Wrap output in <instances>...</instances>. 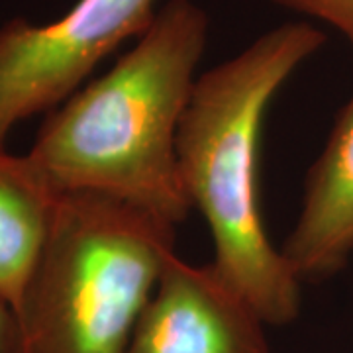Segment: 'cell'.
<instances>
[{"label": "cell", "mask_w": 353, "mask_h": 353, "mask_svg": "<svg viewBox=\"0 0 353 353\" xmlns=\"http://www.w3.org/2000/svg\"><path fill=\"white\" fill-rule=\"evenodd\" d=\"M192 0H169L112 69L53 108L26 159L55 194L99 192L179 226L190 212L176 134L208 43Z\"/></svg>", "instance_id": "obj_1"}, {"label": "cell", "mask_w": 353, "mask_h": 353, "mask_svg": "<svg viewBox=\"0 0 353 353\" xmlns=\"http://www.w3.org/2000/svg\"><path fill=\"white\" fill-rule=\"evenodd\" d=\"M326 41L308 22L281 24L202 73L176 134V163L190 206L214 241V267L269 326L301 314V285L267 234L259 145L273 97Z\"/></svg>", "instance_id": "obj_2"}, {"label": "cell", "mask_w": 353, "mask_h": 353, "mask_svg": "<svg viewBox=\"0 0 353 353\" xmlns=\"http://www.w3.org/2000/svg\"><path fill=\"white\" fill-rule=\"evenodd\" d=\"M176 226L99 192H61L16 306L18 353H126Z\"/></svg>", "instance_id": "obj_3"}, {"label": "cell", "mask_w": 353, "mask_h": 353, "mask_svg": "<svg viewBox=\"0 0 353 353\" xmlns=\"http://www.w3.org/2000/svg\"><path fill=\"white\" fill-rule=\"evenodd\" d=\"M157 0H77L50 24L0 26V148L20 122L75 94L87 77L155 20Z\"/></svg>", "instance_id": "obj_4"}, {"label": "cell", "mask_w": 353, "mask_h": 353, "mask_svg": "<svg viewBox=\"0 0 353 353\" xmlns=\"http://www.w3.org/2000/svg\"><path fill=\"white\" fill-rule=\"evenodd\" d=\"M263 318L216 271L171 253L126 353H271Z\"/></svg>", "instance_id": "obj_5"}, {"label": "cell", "mask_w": 353, "mask_h": 353, "mask_svg": "<svg viewBox=\"0 0 353 353\" xmlns=\"http://www.w3.org/2000/svg\"><path fill=\"white\" fill-rule=\"evenodd\" d=\"M301 281L334 277L353 253V97L310 167L303 206L281 248Z\"/></svg>", "instance_id": "obj_6"}, {"label": "cell", "mask_w": 353, "mask_h": 353, "mask_svg": "<svg viewBox=\"0 0 353 353\" xmlns=\"http://www.w3.org/2000/svg\"><path fill=\"white\" fill-rule=\"evenodd\" d=\"M55 199L26 155L0 148V301L12 310L48 240Z\"/></svg>", "instance_id": "obj_7"}, {"label": "cell", "mask_w": 353, "mask_h": 353, "mask_svg": "<svg viewBox=\"0 0 353 353\" xmlns=\"http://www.w3.org/2000/svg\"><path fill=\"white\" fill-rule=\"evenodd\" d=\"M292 12L306 14L336 28L353 48V0H271Z\"/></svg>", "instance_id": "obj_8"}, {"label": "cell", "mask_w": 353, "mask_h": 353, "mask_svg": "<svg viewBox=\"0 0 353 353\" xmlns=\"http://www.w3.org/2000/svg\"><path fill=\"white\" fill-rule=\"evenodd\" d=\"M0 353H18V324L16 314L0 301Z\"/></svg>", "instance_id": "obj_9"}]
</instances>
